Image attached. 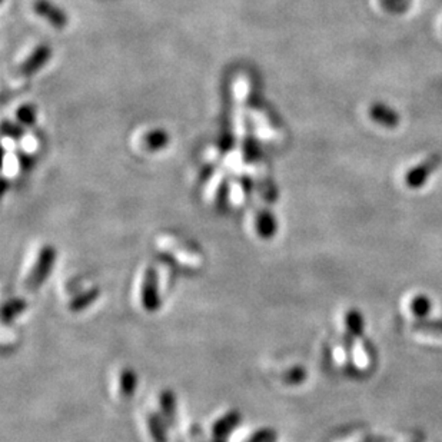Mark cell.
I'll use <instances>...</instances> for the list:
<instances>
[{
	"instance_id": "cell-1",
	"label": "cell",
	"mask_w": 442,
	"mask_h": 442,
	"mask_svg": "<svg viewBox=\"0 0 442 442\" xmlns=\"http://www.w3.org/2000/svg\"><path fill=\"white\" fill-rule=\"evenodd\" d=\"M56 255V248L54 245H44V247H42L26 278V286L29 289H38L47 279V277L51 275Z\"/></svg>"
},
{
	"instance_id": "cell-2",
	"label": "cell",
	"mask_w": 442,
	"mask_h": 442,
	"mask_svg": "<svg viewBox=\"0 0 442 442\" xmlns=\"http://www.w3.org/2000/svg\"><path fill=\"white\" fill-rule=\"evenodd\" d=\"M158 275L152 266L145 269L140 285V304L146 312H156L161 308Z\"/></svg>"
},
{
	"instance_id": "cell-3",
	"label": "cell",
	"mask_w": 442,
	"mask_h": 442,
	"mask_svg": "<svg viewBox=\"0 0 442 442\" xmlns=\"http://www.w3.org/2000/svg\"><path fill=\"white\" fill-rule=\"evenodd\" d=\"M442 165V155L432 154L425 161L409 169L405 175V183L411 189H420L428 181V178Z\"/></svg>"
},
{
	"instance_id": "cell-4",
	"label": "cell",
	"mask_w": 442,
	"mask_h": 442,
	"mask_svg": "<svg viewBox=\"0 0 442 442\" xmlns=\"http://www.w3.org/2000/svg\"><path fill=\"white\" fill-rule=\"evenodd\" d=\"M158 245L159 248H162V251L167 252L170 256H174L178 259V262L189 266V268H198L202 263V258L199 254H196L195 251H192L190 248H186L174 239L170 238H159L158 239Z\"/></svg>"
},
{
	"instance_id": "cell-5",
	"label": "cell",
	"mask_w": 442,
	"mask_h": 442,
	"mask_svg": "<svg viewBox=\"0 0 442 442\" xmlns=\"http://www.w3.org/2000/svg\"><path fill=\"white\" fill-rule=\"evenodd\" d=\"M242 415L239 411L232 409L218 418L211 429V442H228L232 431L240 424Z\"/></svg>"
},
{
	"instance_id": "cell-6",
	"label": "cell",
	"mask_w": 442,
	"mask_h": 442,
	"mask_svg": "<svg viewBox=\"0 0 442 442\" xmlns=\"http://www.w3.org/2000/svg\"><path fill=\"white\" fill-rule=\"evenodd\" d=\"M33 10L58 29H63L67 26L69 20L66 13L52 2H49V0H36L33 5Z\"/></svg>"
},
{
	"instance_id": "cell-7",
	"label": "cell",
	"mask_w": 442,
	"mask_h": 442,
	"mask_svg": "<svg viewBox=\"0 0 442 442\" xmlns=\"http://www.w3.org/2000/svg\"><path fill=\"white\" fill-rule=\"evenodd\" d=\"M370 116L375 124L386 129H395L401 124V115L394 108L379 102L370 108Z\"/></svg>"
},
{
	"instance_id": "cell-8",
	"label": "cell",
	"mask_w": 442,
	"mask_h": 442,
	"mask_svg": "<svg viewBox=\"0 0 442 442\" xmlns=\"http://www.w3.org/2000/svg\"><path fill=\"white\" fill-rule=\"evenodd\" d=\"M52 58V47L47 44H40L38 46L33 54L23 62L20 72L24 76H32L35 73H38L49 60Z\"/></svg>"
},
{
	"instance_id": "cell-9",
	"label": "cell",
	"mask_w": 442,
	"mask_h": 442,
	"mask_svg": "<svg viewBox=\"0 0 442 442\" xmlns=\"http://www.w3.org/2000/svg\"><path fill=\"white\" fill-rule=\"evenodd\" d=\"M255 228L261 239H271L278 232V220L271 211L263 209L256 215Z\"/></svg>"
},
{
	"instance_id": "cell-10",
	"label": "cell",
	"mask_w": 442,
	"mask_h": 442,
	"mask_svg": "<svg viewBox=\"0 0 442 442\" xmlns=\"http://www.w3.org/2000/svg\"><path fill=\"white\" fill-rule=\"evenodd\" d=\"M161 415L167 425H174L177 420V397L170 389H165L159 394Z\"/></svg>"
},
{
	"instance_id": "cell-11",
	"label": "cell",
	"mask_w": 442,
	"mask_h": 442,
	"mask_svg": "<svg viewBox=\"0 0 442 442\" xmlns=\"http://www.w3.org/2000/svg\"><path fill=\"white\" fill-rule=\"evenodd\" d=\"M146 424H147V429H149V435L152 438V442H167V424L163 420V416L161 415V412H149L147 414L146 418Z\"/></svg>"
},
{
	"instance_id": "cell-12",
	"label": "cell",
	"mask_w": 442,
	"mask_h": 442,
	"mask_svg": "<svg viewBox=\"0 0 442 442\" xmlns=\"http://www.w3.org/2000/svg\"><path fill=\"white\" fill-rule=\"evenodd\" d=\"M101 295V289L97 286H93V288H89L86 290H83L82 293L76 295L75 298H73L69 304H67V309L70 312H82L85 311L86 308H89L92 304H95L97 301V298H99Z\"/></svg>"
},
{
	"instance_id": "cell-13",
	"label": "cell",
	"mask_w": 442,
	"mask_h": 442,
	"mask_svg": "<svg viewBox=\"0 0 442 442\" xmlns=\"http://www.w3.org/2000/svg\"><path fill=\"white\" fill-rule=\"evenodd\" d=\"M136 385H138V377L136 373L132 370V368H124L119 374V389L120 394L124 395L125 398H131L135 391H136Z\"/></svg>"
},
{
	"instance_id": "cell-14",
	"label": "cell",
	"mask_w": 442,
	"mask_h": 442,
	"mask_svg": "<svg viewBox=\"0 0 442 442\" xmlns=\"http://www.w3.org/2000/svg\"><path fill=\"white\" fill-rule=\"evenodd\" d=\"M26 306H28L26 301L22 300V298H15V300L8 301L2 308V321L5 324L12 322L15 318H17L20 313L26 311Z\"/></svg>"
},
{
	"instance_id": "cell-15",
	"label": "cell",
	"mask_w": 442,
	"mask_h": 442,
	"mask_svg": "<svg viewBox=\"0 0 442 442\" xmlns=\"http://www.w3.org/2000/svg\"><path fill=\"white\" fill-rule=\"evenodd\" d=\"M169 143V135L163 129H155L145 136V146L149 151H159Z\"/></svg>"
},
{
	"instance_id": "cell-16",
	"label": "cell",
	"mask_w": 442,
	"mask_h": 442,
	"mask_svg": "<svg viewBox=\"0 0 442 442\" xmlns=\"http://www.w3.org/2000/svg\"><path fill=\"white\" fill-rule=\"evenodd\" d=\"M345 324H347L348 332H351L355 338L362 336L363 328H365V321H363L362 313L358 309H351L347 312Z\"/></svg>"
},
{
	"instance_id": "cell-17",
	"label": "cell",
	"mask_w": 442,
	"mask_h": 442,
	"mask_svg": "<svg viewBox=\"0 0 442 442\" xmlns=\"http://www.w3.org/2000/svg\"><path fill=\"white\" fill-rule=\"evenodd\" d=\"M411 312L418 318V319H425L431 309H432V302L428 297H425V295H418V297H415L411 302Z\"/></svg>"
},
{
	"instance_id": "cell-18",
	"label": "cell",
	"mask_w": 442,
	"mask_h": 442,
	"mask_svg": "<svg viewBox=\"0 0 442 442\" xmlns=\"http://www.w3.org/2000/svg\"><path fill=\"white\" fill-rule=\"evenodd\" d=\"M412 329L416 332L428 334V335L442 336V319H434V321L418 319V321L412 324Z\"/></svg>"
},
{
	"instance_id": "cell-19",
	"label": "cell",
	"mask_w": 442,
	"mask_h": 442,
	"mask_svg": "<svg viewBox=\"0 0 442 442\" xmlns=\"http://www.w3.org/2000/svg\"><path fill=\"white\" fill-rule=\"evenodd\" d=\"M412 0H379L382 9L391 15H402L409 10Z\"/></svg>"
},
{
	"instance_id": "cell-20",
	"label": "cell",
	"mask_w": 442,
	"mask_h": 442,
	"mask_svg": "<svg viewBox=\"0 0 442 442\" xmlns=\"http://www.w3.org/2000/svg\"><path fill=\"white\" fill-rule=\"evenodd\" d=\"M308 378V373L304 366L301 365H297V366H292L290 370L285 371L284 375H282V379L284 382L289 384V385H300L302 382H305Z\"/></svg>"
},
{
	"instance_id": "cell-21",
	"label": "cell",
	"mask_w": 442,
	"mask_h": 442,
	"mask_svg": "<svg viewBox=\"0 0 442 442\" xmlns=\"http://www.w3.org/2000/svg\"><path fill=\"white\" fill-rule=\"evenodd\" d=\"M278 434L272 428H259L254 431L243 442H277Z\"/></svg>"
},
{
	"instance_id": "cell-22",
	"label": "cell",
	"mask_w": 442,
	"mask_h": 442,
	"mask_svg": "<svg viewBox=\"0 0 442 442\" xmlns=\"http://www.w3.org/2000/svg\"><path fill=\"white\" fill-rule=\"evenodd\" d=\"M17 117L22 125L31 126L36 122V112L33 110L32 106H22L17 112Z\"/></svg>"
},
{
	"instance_id": "cell-23",
	"label": "cell",
	"mask_w": 442,
	"mask_h": 442,
	"mask_svg": "<svg viewBox=\"0 0 442 442\" xmlns=\"http://www.w3.org/2000/svg\"><path fill=\"white\" fill-rule=\"evenodd\" d=\"M3 133L8 135V136H10V138L19 139V138H22L23 131H22L20 126L12 125V124H9V122H5V124H3Z\"/></svg>"
},
{
	"instance_id": "cell-24",
	"label": "cell",
	"mask_w": 442,
	"mask_h": 442,
	"mask_svg": "<svg viewBox=\"0 0 442 442\" xmlns=\"http://www.w3.org/2000/svg\"><path fill=\"white\" fill-rule=\"evenodd\" d=\"M354 338H355V336H354L351 332H347L345 335H343V347H345V352H347V355H348V357H351V355H352L354 343H355Z\"/></svg>"
},
{
	"instance_id": "cell-25",
	"label": "cell",
	"mask_w": 442,
	"mask_h": 442,
	"mask_svg": "<svg viewBox=\"0 0 442 442\" xmlns=\"http://www.w3.org/2000/svg\"><path fill=\"white\" fill-rule=\"evenodd\" d=\"M192 436H195V441H193V442H201V441L198 439V435H193V434H192Z\"/></svg>"
}]
</instances>
